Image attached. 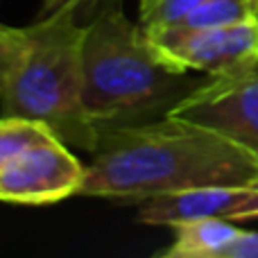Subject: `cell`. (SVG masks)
Here are the masks:
<instances>
[{
  "mask_svg": "<svg viewBox=\"0 0 258 258\" xmlns=\"http://www.w3.org/2000/svg\"><path fill=\"white\" fill-rule=\"evenodd\" d=\"M204 0H141L138 23L143 27H172L183 23Z\"/></svg>",
  "mask_w": 258,
  "mask_h": 258,
  "instance_id": "11",
  "label": "cell"
},
{
  "mask_svg": "<svg viewBox=\"0 0 258 258\" xmlns=\"http://www.w3.org/2000/svg\"><path fill=\"white\" fill-rule=\"evenodd\" d=\"M165 116L211 129L258 159V61L209 75Z\"/></svg>",
  "mask_w": 258,
  "mask_h": 258,
  "instance_id": "4",
  "label": "cell"
},
{
  "mask_svg": "<svg viewBox=\"0 0 258 258\" xmlns=\"http://www.w3.org/2000/svg\"><path fill=\"white\" fill-rule=\"evenodd\" d=\"M224 258H258V231H245L229 245Z\"/></svg>",
  "mask_w": 258,
  "mask_h": 258,
  "instance_id": "13",
  "label": "cell"
},
{
  "mask_svg": "<svg viewBox=\"0 0 258 258\" xmlns=\"http://www.w3.org/2000/svg\"><path fill=\"white\" fill-rule=\"evenodd\" d=\"M113 3H120V0H43V7H41L39 16H48V14L61 12V9H73V12H77V16L84 14L91 21L102 7Z\"/></svg>",
  "mask_w": 258,
  "mask_h": 258,
  "instance_id": "12",
  "label": "cell"
},
{
  "mask_svg": "<svg viewBox=\"0 0 258 258\" xmlns=\"http://www.w3.org/2000/svg\"><path fill=\"white\" fill-rule=\"evenodd\" d=\"M174 240L168 249L159 251L165 258H224L233 240L242 233L240 227L229 220H186L172 224Z\"/></svg>",
  "mask_w": 258,
  "mask_h": 258,
  "instance_id": "8",
  "label": "cell"
},
{
  "mask_svg": "<svg viewBox=\"0 0 258 258\" xmlns=\"http://www.w3.org/2000/svg\"><path fill=\"white\" fill-rule=\"evenodd\" d=\"M152 48L174 71L222 75L258 61V18L222 27H145Z\"/></svg>",
  "mask_w": 258,
  "mask_h": 258,
  "instance_id": "5",
  "label": "cell"
},
{
  "mask_svg": "<svg viewBox=\"0 0 258 258\" xmlns=\"http://www.w3.org/2000/svg\"><path fill=\"white\" fill-rule=\"evenodd\" d=\"M48 134L52 132L36 120L3 116V120H0V168L5 163H9L16 154H21L25 147H30L32 143L45 138Z\"/></svg>",
  "mask_w": 258,
  "mask_h": 258,
  "instance_id": "10",
  "label": "cell"
},
{
  "mask_svg": "<svg viewBox=\"0 0 258 258\" xmlns=\"http://www.w3.org/2000/svg\"><path fill=\"white\" fill-rule=\"evenodd\" d=\"M197 84L202 80L161 61L145 27L129 21L120 3L107 5L86 21L82 98L100 132L165 116Z\"/></svg>",
  "mask_w": 258,
  "mask_h": 258,
  "instance_id": "3",
  "label": "cell"
},
{
  "mask_svg": "<svg viewBox=\"0 0 258 258\" xmlns=\"http://www.w3.org/2000/svg\"><path fill=\"white\" fill-rule=\"evenodd\" d=\"M258 0H204L179 25L183 27H222L236 23L256 21Z\"/></svg>",
  "mask_w": 258,
  "mask_h": 258,
  "instance_id": "9",
  "label": "cell"
},
{
  "mask_svg": "<svg viewBox=\"0 0 258 258\" xmlns=\"http://www.w3.org/2000/svg\"><path fill=\"white\" fill-rule=\"evenodd\" d=\"M258 220V186H206L143 202L138 222L172 227L186 220Z\"/></svg>",
  "mask_w": 258,
  "mask_h": 258,
  "instance_id": "7",
  "label": "cell"
},
{
  "mask_svg": "<svg viewBox=\"0 0 258 258\" xmlns=\"http://www.w3.org/2000/svg\"><path fill=\"white\" fill-rule=\"evenodd\" d=\"M86 165L63 141L48 134L0 168V202L25 206L54 204L80 192Z\"/></svg>",
  "mask_w": 258,
  "mask_h": 258,
  "instance_id": "6",
  "label": "cell"
},
{
  "mask_svg": "<svg viewBox=\"0 0 258 258\" xmlns=\"http://www.w3.org/2000/svg\"><path fill=\"white\" fill-rule=\"evenodd\" d=\"M86 23L73 9L39 16L32 25L0 23V109L45 125L68 147L93 154L100 129L82 98Z\"/></svg>",
  "mask_w": 258,
  "mask_h": 258,
  "instance_id": "2",
  "label": "cell"
},
{
  "mask_svg": "<svg viewBox=\"0 0 258 258\" xmlns=\"http://www.w3.org/2000/svg\"><path fill=\"white\" fill-rule=\"evenodd\" d=\"M206 186H258V159L206 127L161 116L102 129L77 195L143 204Z\"/></svg>",
  "mask_w": 258,
  "mask_h": 258,
  "instance_id": "1",
  "label": "cell"
}]
</instances>
